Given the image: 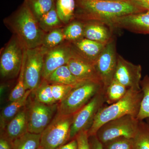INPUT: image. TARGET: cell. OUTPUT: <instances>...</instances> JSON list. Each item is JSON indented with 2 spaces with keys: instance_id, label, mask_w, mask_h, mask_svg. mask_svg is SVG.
<instances>
[{
  "instance_id": "obj_15",
  "label": "cell",
  "mask_w": 149,
  "mask_h": 149,
  "mask_svg": "<svg viewBox=\"0 0 149 149\" xmlns=\"http://www.w3.org/2000/svg\"><path fill=\"white\" fill-rule=\"evenodd\" d=\"M76 51L68 46H58L47 52L44 58L42 77L45 80L60 67L65 65L72 58Z\"/></svg>"
},
{
  "instance_id": "obj_30",
  "label": "cell",
  "mask_w": 149,
  "mask_h": 149,
  "mask_svg": "<svg viewBox=\"0 0 149 149\" xmlns=\"http://www.w3.org/2000/svg\"><path fill=\"white\" fill-rule=\"evenodd\" d=\"M64 39L63 30L55 29L45 35L41 47L48 51L58 47Z\"/></svg>"
},
{
  "instance_id": "obj_21",
  "label": "cell",
  "mask_w": 149,
  "mask_h": 149,
  "mask_svg": "<svg viewBox=\"0 0 149 149\" xmlns=\"http://www.w3.org/2000/svg\"><path fill=\"white\" fill-rule=\"evenodd\" d=\"M48 83L75 87L83 82L73 75L67 65L60 67L45 80Z\"/></svg>"
},
{
  "instance_id": "obj_33",
  "label": "cell",
  "mask_w": 149,
  "mask_h": 149,
  "mask_svg": "<svg viewBox=\"0 0 149 149\" xmlns=\"http://www.w3.org/2000/svg\"><path fill=\"white\" fill-rule=\"evenodd\" d=\"M77 143V149H91L88 131L80 132L75 137Z\"/></svg>"
},
{
  "instance_id": "obj_39",
  "label": "cell",
  "mask_w": 149,
  "mask_h": 149,
  "mask_svg": "<svg viewBox=\"0 0 149 149\" xmlns=\"http://www.w3.org/2000/svg\"><path fill=\"white\" fill-rule=\"evenodd\" d=\"M109 1H127V0H109Z\"/></svg>"
},
{
  "instance_id": "obj_12",
  "label": "cell",
  "mask_w": 149,
  "mask_h": 149,
  "mask_svg": "<svg viewBox=\"0 0 149 149\" xmlns=\"http://www.w3.org/2000/svg\"><path fill=\"white\" fill-rule=\"evenodd\" d=\"M142 67L133 64L118 54L117 65L113 79L128 89L141 90Z\"/></svg>"
},
{
  "instance_id": "obj_24",
  "label": "cell",
  "mask_w": 149,
  "mask_h": 149,
  "mask_svg": "<svg viewBox=\"0 0 149 149\" xmlns=\"http://www.w3.org/2000/svg\"><path fill=\"white\" fill-rule=\"evenodd\" d=\"M128 89L115 79H113L104 91L105 102L111 105L123 98Z\"/></svg>"
},
{
  "instance_id": "obj_18",
  "label": "cell",
  "mask_w": 149,
  "mask_h": 149,
  "mask_svg": "<svg viewBox=\"0 0 149 149\" xmlns=\"http://www.w3.org/2000/svg\"><path fill=\"white\" fill-rule=\"evenodd\" d=\"M74 44L77 49L76 52L94 65L107 45L97 42L84 37L74 42Z\"/></svg>"
},
{
  "instance_id": "obj_5",
  "label": "cell",
  "mask_w": 149,
  "mask_h": 149,
  "mask_svg": "<svg viewBox=\"0 0 149 149\" xmlns=\"http://www.w3.org/2000/svg\"><path fill=\"white\" fill-rule=\"evenodd\" d=\"M74 114L57 113L41 133L40 146L42 149H58L70 141V128Z\"/></svg>"
},
{
  "instance_id": "obj_28",
  "label": "cell",
  "mask_w": 149,
  "mask_h": 149,
  "mask_svg": "<svg viewBox=\"0 0 149 149\" xmlns=\"http://www.w3.org/2000/svg\"><path fill=\"white\" fill-rule=\"evenodd\" d=\"M85 22L74 21L63 30L65 40L75 42L84 37Z\"/></svg>"
},
{
  "instance_id": "obj_22",
  "label": "cell",
  "mask_w": 149,
  "mask_h": 149,
  "mask_svg": "<svg viewBox=\"0 0 149 149\" xmlns=\"http://www.w3.org/2000/svg\"><path fill=\"white\" fill-rule=\"evenodd\" d=\"M41 134L27 132L11 141L12 149H38L40 146Z\"/></svg>"
},
{
  "instance_id": "obj_36",
  "label": "cell",
  "mask_w": 149,
  "mask_h": 149,
  "mask_svg": "<svg viewBox=\"0 0 149 149\" xmlns=\"http://www.w3.org/2000/svg\"><path fill=\"white\" fill-rule=\"evenodd\" d=\"M58 149H77V143L75 139L64 144Z\"/></svg>"
},
{
  "instance_id": "obj_23",
  "label": "cell",
  "mask_w": 149,
  "mask_h": 149,
  "mask_svg": "<svg viewBox=\"0 0 149 149\" xmlns=\"http://www.w3.org/2000/svg\"><path fill=\"white\" fill-rule=\"evenodd\" d=\"M57 12L62 22L67 24L74 15L75 0H54Z\"/></svg>"
},
{
  "instance_id": "obj_19",
  "label": "cell",
  "mask_w": 149,
  "mask_h": 149,
  "mask_svg": "<svg viewBox=\"0 0 149 149\" xmlns=\"http://www.w3.org/2000/svg\"><path fill=\"white\" fill-rule=\"evenodd\" d=\"M27 132V111L25 106L7 124L5 134L11 142Z\"/></svg>"
},
{
  "instance_id": "obj_4",
  "label": "cell",
  "mask_w": 149,
  "mask_h": 149,
  "mask_svg": "<svg viewBox=\"0 0 149 149\" xmlns=\"http://www.w3.org/2000/svg\"><path fill=\"white\" fill-rule=\"evenodd\" d=\"M103 91V86L100 81L83 82L72 88L64 99L58 104L56 113L63 115L75 114L94 96Z\"/></svg>"
},
{
  "instance_id": "obj_32",
  "label": "cell",
  "mask_w": 149,
  "mask_h": 149,
  "mask_svg": "<svg viewBox=\"0 0 149 149\" xmlns=\"http://www.w3.org/2000/svg\"><path fill=\"white\" fill-rule=\"evenodd\" d=\"M104 149H133V139L120 137L103 144Z\"/></svg>"
},
{
  "instance_id": "obj_25",
  "label": "cell",
  "mask_w": 149,
  "mask_h": 149,
  "mask_svg": "<svg viewBox=\"0 0 149 149\" xmlns=\"http://www.w3.org/2000/svg\"><path fill=\"white\" fill-rule=\"evenodd\" d=\"M141 88L143 98L137 118L141 121L149 118V76L146 75L141 80Z\"/></svg>"
},
{
  "instance_id": "obj_31",
  "label": "cell",
  "mask_w": 149,
  "mask_h": 149,
  "mask_svg": "<svg viewBox=\"0 0 149 149\" xmlns=\"http://www.w3.org/2000/svg\"><path fill=\"white\" fill-rule=\"evenodd\" d=\"M38 22L42 29L46 31L55 28L60 24L62 22L57 12L55 4L49 11L40 19Z\"/></svg>"
},
{
  "instance_id": "obj_11",
  "label": "cell",
  "mask_w": 149,
  "mask_h": 149,
  "mask_svg": "<svg viewBox=\"0 0 149 149\" xmlns=\"http://www.w3.org/2000/svg\"><path fill=\"white\" fill-rule=\"evenodd\" d=\"M116 42L113 38L106 45L95 63V66L105 91L114 78L117 65Z\"/></svg>"
},
{
  "instance_id": "obj_16",
  "label": "cell",
  "mask_w": 149,
  "mask_h": 149,
  "mask_svg": "<svg viewBox=\"0 0 149 149\" xmlns=\"http://www.w3.org/2000/svg\"><path fill=\"white\" fill-rule=\"evenodd\" d=\"M66 65L73 75L80 81L101 82L94 63L83 58L77 52Z\"/></svg>"
},
{
  "instance_id": "obj_14",
  "label": "cell",
  "mask_w": 149,
  "mask_h": 149,
  "mask_svg": "<svg viewBox=\"0 0 149 149\" xmlns=\"http://www.w3.org/2000/svg\"><path fill=\"white\" fill-rule=\"evenodd\" d=\"M112 29L120 28L138 34L149 35V10L118 17L107 24Z\"/></svg>"
},
{
  "instance_id": "obj_38",
  "label": "cell",
  "mask_w": 149,
  "mask_h": 149,
  "mask_svg": "<svg viewBox=\"0 0 149 149\" xmlns=\"http://www.w3.org/2000/svg\"><path fill=\"white\" fill-rule=\"evenodd\" d=\"M146 122L149 125V118H148V119H146Z\"/></svg>"
},
{
  "instance_id": "obj_20",
  "label": "cell",
  "mask_w": 149,
  "mask_h": 149,
  "mask_svg": "<svg viewBox=\"0 0 149 149\" xmlns=\"http://www.w3.org/2000/svg\"><path fill=\"white\" fill-rule=\"evenodd\" d=\"M32 92V91L30 90H27L22 97L11 102L9 104L3 109L1 115V124L2 128H5L8 123L25 107Z\"/></svg>"
},
{
  "instance_id": "obj_8",
  "label": "cell",
  "mask_w": 149,
  "mask_h": 149,
  "mask_svg": "<svg viewBox=\"0 0 149 149\" xmlns=\"http://www.w3.org/2000/svg\"><path fill=\"white\" fill-rule=\"evenodd\" d=\"M25 49L17 37L10 41L1 55L0 72L3 78H13L19 74Z\"/></svg>"
},
{
  "instance_id": "obj_10",
  "label": "cell",
  "mask_w": 149,
  "mask_h": 149,
  "mask_svg": "<svg viewBox=\"0 0 149 149\" xmlns=\"http://www.w3.org/2000/svg\"><path fill=\"white\" fill-rule=\"evenodd\" d=\"M47 51L42 47L26 49V58L24 68V82L26 90L34 92L42 80L45 54Z\"/></svg>"
},
{
  "instance_id": "obj_17",
  "label": "cell",
  "mask_w": 149,
  "mask_h": 149,
  "mask_svg": "<svg viewBox=\"0 0 149 149\" xmlns=\"http://www.w3.org/2000/svg\"><path fill=\"white\" fill-rule=\"evenodd\" d=\"M112 29L109 26L101 22H86L84 38L106 45L113 38Z\"/></svg>"
},
{
  "instance_id": "obj_37",
  "label": "cell",
  "mask_w": 149,
  "mask_h": 149,
  "mask_svg": "<svg viewBox=\"0 0 149 149\" xmlns=\"http://www.w3.org/2000/svg\"><path fill=\"white\" fill-rule=\"evenodd\" d=\"M145 10H149V0H130Z\"/></svg>"
},
{
  "instance_id": "obj_1",
  "label": "cell",
  "mask_w": 149,
  "mask_h": 149,
  "mask_svg": "<svg viewBox=\"0 0 149 149\" xmlns=\"http://www.w3.org/2000/svg\"><path fill=\"white\" fill-rule=\"evenodd\" d=\"M79 17L85 21H98L107 24L115 19L146 11L130 0H75Z\"/></svg>"
},
{
  "instance_id": "obj_34",
  "label": "cell",
  "mask_w": 149,
  "mask_h": 149,
  "mask_svg": "<svg viewBox=\"0 0 149 149\" xmlns=\"http://www.w3.org/2000/svg\"><path fill=\"white\" fill-rule=\"evenodd\" d=\"M89 142L91 149H104L103 144L96 135L89 136Z\"/></svg>"
},
{
  "instance_id": "obj_40",
  "label": "cell",
  "mask_w": 149,
  "mask_h": 149,
  "mask_svg": "<svg viewBox=\"0 0 149 149\" xmlns=\"http://www.w3.org/2000/svg\"><path fill=\"white\" fill-rule=\"evenodd\" d=\"M38 149H42V148H41V147H40V148H39Z\"/></svg>"
},
{
  "instance_id": "obj_13",
  "label": "cell",
  "mask_w": 149,
  "mask_h": 149,
  "mask_svg": "<svg viewBox=\"0 0 149 149\" xmlns=\"http://www.w3.org/2000/svg\"><path fill=\"white\" fill-rule=\"evenodd\" d=\"M74 87L48 83L43 80L34 92V97L39 102L48 105L58 104L64 99Z\"/></svg>"
},
{
  "instance_id": "obj_35",
  "label": "cell",
  "mask_w": 149,
  "mask_h": 149,
  "mask_svg": "<svg viewBox=\"0 0 149 149\" xmlns=\"http://www.w3.org/2000/svg\"><path fill=\"white\" fill-rule=\"evenodd\" d=\"M0 149H12L11 142L3 133H1Z\"/></svg>"
},
{
  "instance_id": "obj_2",
  "label": "cell",
  "mask_w": 149,
  "mask_h": 149,
  "mask_svg": "<svg viewBox=\"0 0 149 149\" xmlns=\"http://www.w3.org/2000/svg\"><path fill=\"white\" fill-rule=\"evenodd\" d=\"M143 96L141 90L129 89L120 100L108 106L103 107L98 112L93 125L88 131V136L96 135L101 126L111 120L127 115L137 118Z\"/></svg>"
},
{
  "instance_id": "obj_3",
  "label": "cell",
  "mask_w": 149,
  "mask_h": 149,
  "mask_svg": "<svg viewBox=\"0 0 149 149\" xmlns=\"http://www.w3.org/2000/svg\"><path fill=\"white\" fill-rule=\"evenodd\" d=\"M12 22L17 38L27 49L42 46L45 34L25 2L16 12Z\"/></svg>"
},
{
  "instance_id": "obj_9",
  "label": "cell",
  "mask_w": 149,
  "mask_h": 149,
  "mask_svg": "<svg viewBox=\"0 0 149 149\" xmlns=\"http://www.w3.org/2000/svg\"><path fill=\"white\" fill-rule=\"evenodd\" d=\"M105 102L104 91L95 95L88 103L74 114L70 128V141L80 132L88 131L93 125L96 115Z\"/></svg>"
},
{
  "instance_id": "obj_7",
  "label": "cell",
  "mask_w": 149,
  "mask_h": 149,
  "mask_svg": "<svg viewBox=\"0 0 149 149\" xmlns=\"http://www.w3.org/2000/svg\"><path fill=\"white\" fill-rule=\"evenodd\" d=\"M57 105H48L29 97L26 106L28 132L35 134L42 133L54 116Z\"/></svg>"
},
{
  "instance_id": "obj_29",
  "label": "cell",
  "mask_w": 149,
  "mask_h": 149,
  "mask_svg": "<svg viewBox=\"0 0 149 149\" xmlns=\"http://www.w3.org/2000/svg\"><path fill=\"white\" fill-rule=\"evenodd\" d=\"M26 58V49L24 50V57L20 72L19 74V77L17 83L15 88L11 92L9 96V100L11 102L21 98L26 93L25 82H24V68Z\"/></svg>"
},
{
  "instance_id": "obj_6",
  "label": "cell",
  "mask_w": 149,
  "mask_h": 149,
  "mask_svg": "<svg viewBox=\"0 0 149 149\" xmlns=\"http://www.w3.org/2000/svg\"><path fill=\"white\" fill-rule=\"evenodd\" d=\"M139 123L136 118L127 115L103 124L96 136L102 144L120 137L133 139L138 130Z\"/></svg>"
},
{
  "instance_id": "obj_27",
  "label": "cell",
  "mask_w": 149,
  "mask_h": 149,
  "mask_svg": "<svg viewBox=\"0 0 149 149\" xmlns=\"http://www.w3.org/2000/svg\"><path fill=\"white\" fill-rule=\"evenodd\" d=\"M133 149H149V125L139 120V127L133 138Z\"/></svg>"
},
{
  "instance_id": "obj_26",
  "label": "cell",
  "mask_w": 149,
  "mask_h": 149,
  "mask_svg": "<svg viewBox=\"0 0 149 149\" xmlns=\"http://www.w3.org/2000/svg\"><path fill=\"white\" fill-rule=\"evenodd\" d=\"M24 2L38 21L55 5L54 0H25Z\"/></svg>"
}]
</instances>
